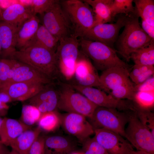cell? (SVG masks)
Returning a JSON list of instances; mask_svg holds the SVG:
<instances>
[{
  "instance_id": "cell-1",
  "label": "cell",
  "mask_w": 154,
  "mask_h": 154,
  "mask_svg": "<svg viewBox=\"0 0 154 154\" xmlns=\"http://www.w3.org/2000/svg\"><path fill=\"white\" fill-rule=\"evenodd\" d=\"M9 59L29 65L52 80L58 73L56 52L41 46H32L17 50Z\"/></svg>"
},
{
  "instance_id": "cell-2",
  "label": "cell",
  "mask_w": 154,
  "mask_h": 154,
  "mask_svg": "<svg viewBox=\"0 0 154 154\" xmlns=\"http://www.w3.org/2000/svg\"><path fill=\"white\" fill-rule=\"evenodd\" d=\"M126 16L124 29L116 42V50L129 62L131 54L154 40L142 29L138 17L134 14Z\"/></svg>"
},
{
  "instance_id": "cell-3",
  "label": "cell",
  "mask_w": 154,
  "mask_h": 154,
  "mask_svg": "<svg viewBox=\"0 0 154 154\" xmlns=\"http://www.w3.org/2000/svg\"><path fill=\"white\" fill-rule=\"evenodd\" d=\"M79 40L82 52L92 60L96 70L103 71L115 66L129 68V66L118 57L115 49L100 42L82 37Z\"/></svg>"
},
{
  "instance_id": "cell-4",
  "label": "cell",
  "mask_w": 154,
  "mask_h": 154,
  "mask_svg": "<svg viewBox=\"0 0 154 154\" xmlns=\"http://www.w3.org/2000/svg\"><path fill=\"white\" fill-rule=\"evenodd\" d=\"M60 3L73 33L78 37H82L94 25L92 8L83 0H67Z\"/></svg>"
},
{
  "instance_id": "cell-5",
  "label": "cell",
  "mask_w": 154,
  "mask_h": 154,
  "mask_svg": "<svg viewBox=\"0 0 154 154\" xmlns=\"http://www.w3.org/2000/svg\"><path fill=\"white\" fill-rule=\"evenodd\" d=\"M74 34L60 40L56 51L58 70L67 80L74 76L80 55L79 40Z\"/></svg>"
},
{
  "instance_id": "cell-6",
  "label": "cell",
  "mask_w": 154,
  "mask_h": 154,
  "mask_svg": "<svg viewBox=\"0 0 154 154\" xmlns=\"http://www.w3.org/2000/svg\"><path fill=\"white\" fill-rule=\"evenodd\" d=\"M59 91L57 108L67 113H73L90 118L98 106L70 85H63Z\"/></svg>"
},
{
  "instance_id": "cell-7",
  "label": "cell",
  "mask_w": 154,
  "mask_h": 154,
  "mask_svg": "<svg viewBox=\"0 0 154 154\" xmlns=\"http://www.w3.org/2000/svg\"><path fill=\"white\" fill-rule=\"evenodd\" d=\"M127 113L124 137L137 150L154 154V136L140 121L135 110H129Z\"/></svg>"
},
{
  "instance_id": "cell-8",
  "label": "cell",
  "mask_w": 154,
  "mask_h": 154,
  "mask_svg": "<svg viewBox=\"0 0 154 154\" xmlns=\"http://www.w3.org/2000/svg\"><path fill=\"white\" fill-rule=\"evenodd\" d=\"M127 111L98 106L90 118L94 130L103 128L115 132L124 137L125 126L128 121Z\"/></svg>"
},
{
  "instance_id": "cell-9",
  "label": "cell",
  "mask_w": 154,
  "mask_h": 154,
  "mask_svg": "<svg viewBox=\"0 0 154 154\" xmlns=\"http://www.w3.org/2000/svg\"><path fill=\"white\" fill-rule=\"evenodd\" d=\"M40 15L42 25L59 41L73 34L70 22L59 1L57 0Z\"/></svg>"
},
{
  "instance_id": "cell-10",
  "label": "cell",
  "mask_w": 154,
  "mask_h": 154,
  "mask_svg": "<svg viewBox=\"0 0 154 154\" xmlns=\"http://www.w3.org/2000/svg\"><path fill=\"white\" fill-rule=\"evenodd\" d=\"M126 17L124 15H120L114 23L96 25L88 30L82 37L102 43L114 49V44L118 38L120 30L124 26Z\"/></svg>"
},
{
  "instance_id": "cell-11",
  "label": "cell",
  "mask_w": 154,
  "mask_h": 154,
  "mask_svg": "<svg viewBox=\"0 0 154 154\" xmlns=\"http://www.w3.org/2000/svg\"><path fill=\"white\" fill-rule=\"evenodd\" d=\"M70 85L98 106L114 108L121 111H127L130 108L131 104L129 100L117 99L99 88L76 84Z\"/></svg>"
},
{
  "instance_id": "cell-12",
  "label": "cell",
  "mask_w": 154,
  "mask_h": 154,
  "mask_svg": "<svg viewBox=\"0 0 154 154\" xmlns=\"http://www.w3.org/2000/svg\"><path fill=\"white\" fill-rule=\"evenodd\" d=\"M94 137L109 154H131L133 146L119 134L103 128L94 129Z\"/></svg>"
},
{
  "instance_id": "cell-13",
  "label": "cell",
  "mask_w": 154,
  "mask_h": 154,
  "mask_svg": "<svg viewBox=\"0 0 154 154\" xmlns=\"http://www.w3.org/2000/svg\"><path fill=\"white\" fill-rule=\"evenodd\" d=\"M86 118L78 114L67 113L60 118L61 123L65 131L82 143L94 133L93 127Z\"/></svg>"
},
{
  "instance_id": "cell-14",
  "label": "cell",
  "mask_w": 154,
  "mask_h": 154,
  "mask_svg": "<svg viewBox=\"0 0 154 154\" xmlns=\"http://www.w3.org/2000/svg\"><path fill=\"white\" fill-rule=\"evenodd\" d=\"M129 72V68L121 66H115L103 71L99 76V89L108 94L130 80Z\"/></svg>"
},
{
  "instance_id": "cell-15",
  "label": "cell",
  "mask_w": 154,
  "mask_h": 154,
  "mask_svg": "<svg viewBox=\"0 0 154 154\" xmlns=\"http://www.w3.org/2000/svg\"><path fill=\"white\" fill-rule=\"evenodd\" d=\"M16 61L11 79L8 83L24 82L38 83L44 85L53 84L52 80L36 69L27 64Z\"/></svg>"
},
{
  "instance_id": "cell-16",
  "label": "cell",
  "mask_w": 154,
  "mask_h": 154,
  "mask_svg": "<svg viewBox=\"0 0 154 154\" xmlns=\"http://www.w3.org/2000/svg\"><path fill=\"white\" fill-rule=\"evenodd\" d=\"M46 85L33 82H12L6 84L0 90L7 93L13 101H23L33 97Z\"/></svg>"
},
{
  "instance_id": "cell-17",
  "label": "cell",
  "mask_w": 154,
  "mask_h": 154,
  "mask_svg": "<svg viewBox=\"0 0 154 154\" xmlns=\"http://www.w3.org/2000/svg\"><path fill=\"white\" fill-rule=\"evenodd\" d=\"M46 85L33 97L28 100L29 104L36 107L42 114L54 111L57 108L59 98V91L51 86Z\"/></svg>"
},
{
  "instance_id": "cell-18",
  "label": "cell",
  "mask_w": 154,
  "mask_h": 154,
  "mask_svg": "<svg viewBox=\"0 0 154 154\" xmlns=\"http://www.w3.org/2000/svg\"><path fill=\"white\" fill-rule=\"evenodd\" d=\"M33 14L30 6L16 3L7 7L2 11L0 21L6 22L19 29Z\"/></svg>"
},
{
  "instance_id": "cell-19",
  "label": "cell",
  "mask_w": 154,
  "mask_h": 154,
  "mask_svg": "<svg viewBox=\"0 0 154 154\" xmlns=\"http://www.w3.org/2000/svg\"><path fill=\"white\" fill-rule=\"evenodd\" d=\"M19 29L9 23L0 21V44L2 49L0 56L2 58L9 59L17 50L16 38Z\"/></svg>"
},
{
  "instance_id": "cell-20",
  "label": "cell",
  "mask_w": 154,
  "mask_h": 154,
  "mask_svg": "<svg viewBox=\"0 0 154 154\" xmlns=\"http://www.w3.org/2000/svg\"><path fill=\"white\" fill-rule=\"evenodd\" d=\"M30 126L22 122L14 119L5 117L3 119L0 128V140L6 146L24 131L30 129Z\"/></svg>"
},
{
  "instance_id": "cell-21",
  "label": "cell",
  "mask_w": 154,
  "mask_h": 154,
  "mask_svg": "<svg viewBox=\"0 0 154 154\" xmlns=\"http://www.w3.org/2000/svg\"><path fill=\"white\" fill-rule=\"evenodd\" d=\"M40 20L36 15H33L22 25L17 32L16 48L18 50L25 47L36 32Z\"/></svg>"
},
{
  "instance_id": "cell-22",
  "label": "cell",
  "mask_w": 154,
  "mask_h": 154,
  "mask_svg": "<svg viewBox=\"0 0 154 154\" xmlns=\"http://www.w3.org/2000/svg\"><path fill=\"white\" fill-rule=\"evenodd\" d=\"M113 1L83 0L92 8L94 19V26L99 24L110 22L114 20V18L112 15L111 9V6Z\"/></svg>"
},
{
  "instance_id": "cell-23",
  "label": "cell",
  "mask_w": 154,
  "mask_h": 154,
  "mask_svg": "<svg viewBox=\"0 0 154 154\" xmlns=\"http://www.w3.org/2000/svg\"><path fill=\"white\" fill-rule=\"evenodd\" d=\"M41 131L38 126L33 129L27 130L12 141L9 146L19 154H27L30 147Z\"/></svg>"
},
{
  "instance_id": "cell-24",
  "label": "cell",
  "mask_w": 154,
  "mask_h": 154,
  "mask_svg": "<svg viewBox=\"0 0 154 154\" xmlns=\"http://www.w3.org/2000/svg\"><path fill=\"white\" fill-rule=\"evenodd\" d=\"M59 42L43 25L40 24L35 35L24 48L37 45L56 52Z\"/></svg>"
},
{
  "instance_id": "cell-25",
  "label": "cell",
  "mask_w": 154,
  "mask_h": 154,
  "mask_svg": "<svg viewBox=\"0 0 154 154\" xmlns=\"http://www.w3.org/2000/svg\"><path fill=\"white\" fill-rule=\"evenodd\" d=\"M45 147L50 150L52 154H70L75 148L74 144L64 137L54 135L45 139Z\"/></svg>"
},
{
  "instance_id": "cell-26",
  "label": "cell",
  "mask_w": 154,
  "mask_h": 154,
  "mask_svg": "<svg viewBox=\"0 0 154 154\" xmlns=\"http://www.w3.org/2000/svg\"><path fill=\"white\" fill-rule=\"evenodd\" d=\"M97 72L88 58L79 56L75 66L74 74L77 84L81 85L88 79L93 76Z\"/></svg>"
},
{
  "instance_id": "cell-27",
  "label": "cell",
  "mask_w": 154,
  "mask_h": 154,
  "mask_svg": "<svg viewBox=\"0 0 154 154\" xmlns=\"http://www.w3.org/2000/svg\"><path fill=\"white\" fill-rule=\"evenodd\" d=\"M133 2L135 4L134 14L154 26V1L134 0Z\"/></svg>"
},
{
  "instance_id": "cell-28",
  "label": "cell",
  "mask_w": 154,
  "mask_h": 154,
  "mask_svg": "<svg viewBox=\"0 0 154 154\" xmlns=\"http://www.w3.org/2000/svg\"><path fill=\"white\" fill-rule=\"evenodd\" d=\"M154 41L148 45L135 51L130 56V59L135 64L153 66L154 64Z\"/></svg>"
},
{
  "instance_id": "cell-29",
  "label": "cell",
  "mask_w": 154,
  "mask_h": 154,
  "mask_svg": "<svg viewBox=\"0 0 154 154\" xmlns=\"http://www.w3.org/2000/svg\"><path fill=\"white\" fill-rule=\"evenodd\" d=\"M153 66L134 64L129 72V78L135 85L139 84L154 75Z\"/></svg>"
},
{
  "instance_id": "cell-30",
  "label": "cell",
  "mask_w": 154,
  "mask_h": 154,
  "mask_svg": "<svg viewBox=\"0 0 154 154\" xmlns=\"http://www.w3.org/2000/svg\"><path fill=\"white\" fill-rule=\"evenodd\" d=\"M41 130L47 131H54L61 123L60 118L54 111L46 112L42 114L37 122Z\"/></svg>"
},
{
  "instance_id": "cell-31",
  "label": "cell",
  "mask_w": 154,
  "mask_h": 154,
  "mask_svg": "<svg viewBox=\"0 0 154 154\" xmlns=\"http://www.w3.org/2000/svg\"><path fill=\"white\" fill-rule=\"evenodd\" d=\"M135 85L130 80L112 90L108 94L118 100H127L132 101L136 92Z\"/></svg>"
},
{
  "instance_id": "cell-32",
  "label": "cell",
  "mask_w": 154,
  "mask_h": 154,
  "mask_svg": "<svg viewBox=\"0 0 154 154\" xmlns=\"http://www.w3.org/2000/svg\"><path fill=\"white\" fill-rule=\"evenodd\" d=\"M42 114L39 110L35 106L30 104L24 105L22 109L21 122L30 126L38 122Z\"/></svg>"
},
{
  "instance_id": "cell-33",
  "label": "cell",
  "mask_w": 154,
  "mask_h": 154,
  "mask_svg": "<svg viewBox=\"0 0 154 154\" xmlns=\"http://www.w3.org/2000/svg\"><path fill=\"white\" fill-rule=\"evenodd\" d=\"M133 2V0H113L111 6L112 17L114 18L118 14L128 15L134 14Z\"/></svg>"
},
{
  "instance_id": "cell-34",
  "label": "cell",
  "mask_w": 154,
  "mask_h": 154,
  "mask_svg": "<svg viewBox=\"0 0 154 154\" xmlns=\"http://www.w3.org/2000/svg\"><path fill=\"white\" fill-rule=\"evenodd\" d=\"M132 101L138 107L150 110L154 107V92H136Z\"/></svg>"
},
{
  "instance_id": "cell-35",
  "label": "cell",
  "mask_w": 154,
  "mask_h": 154,
  "mask_svg": "<svg viewBox=\"0 0 154 154\" xmlns=\"http://www.w3.org/2000/svg\"><path fill=\"white\" fill-rule=\"evenodd\" d=\"M135 110L140 121L154 136L153 113L151 110L142 109L136 106Z\"/></svg>"
},
{
  "instance_id": "cell-36",
  "label": "cell",
  "mask_w": 154,
  "mask_h": 154,
  "mask_svg": "<svg viewBox=\"0 0 154 154\" xmlns=\"http://www.w3.org/2000/svg\"><path fill=\"white\" fill-rule=\"evenodd\" d=\"M16 62L13 59L0 58V89L8 82L9 73Z\"/></svg>"
},
{
  "instance_id": "cell-37",
  "label": "cell",
  "mask_w": 154,
  "mask_h": 154,
  "mask_svg": "<svg viewBox=\"0 0 154 154\" xmlns=\"http://www.w3.org/2000/svg\"><path fill=\"white\" fill-rule=\"evenodd\" d=\"M84 154H109L96 141L94 137L89 138L83 143Z\"/></svg>"
},
{
  "instance_id": "cell-38",
  "label": "cell",
  "mask_w": 154,
  "mask_h": 154,
  "mask_svg": "<svg viewBox=\"0 0 154 154\" xmlns=\"http://www.w3.org/2000/svg\"><path fill=\"white\" fill-rule=\"evenodd\" d=\"M55 0H34L32 1L30 7L34 15H41L47 11L56 1Z\"/></svg>"
},
{
  "instance_id": "cell-39",
  "label": "cell",
  "mask_w": 154,
  "mask_h": 154,
  "mask_svg": "<svg viewBox=\"0 0 154 154\" xmlns=\"http://www.w3.org/2000/svg\"><path fill=\"white\" fill-rule=\"evenodd\" d=\"M45 138L40 135L32 144L27 154H44Z\"/></svg>"
},
{
  "instance_id": "cell-40",
  "label": "cell",
  "mask_w": 154,
  "mask_h": 154,
  "mask_svg": "<svg viewBox=\"0 0 154 154\" xmlns=\"http://www.w3.org/2000/svg\"><path fill=\"white\" fill-rule=\"evenodd\" d=\"M135 91L154 92V75L143 82L135 85Z\"/></svg>"
},
{
  "instance_id": "cell-41",
  "label": "cell",
  "mask_w": 154,
  "mask_h": 154,
  "mask_svg": "<svg viewBox=\"0 0 154 154\" xmlns=\"http://www.w3.org/2000/svg\"><path fill=\"white\" fill-rule=\"evenodd\" d=\"M140 25L141 28L145 33L152 40H154V26L148 24L141 19Z\"/></svg>"
},
{
  "instance_id": "cell-42",
  "label": "cell",
  "mask_w": 154,
  "mask_h": 154,
  "mask_svg": "<svg viewBox=\"0 0 154 154\" xmlns=\"http://www.w3.org/2000/svg\"><path fill=\"white\" fill-rule=\"evenodd\" d=\"M0 101L7 104L12 102L13 100L9 94L5 92L0 90Z\"/></svg>"
},
{
  "instance_id": "cell-43",
  "label": "cell",
  "mask_w": 154,
  "mask_h": 154,
  "mask_svg": "<svg viewBox=\"0 0 154 154\" xmlns=\"http://www.w3.org/2000/svg\"><path fill=\"white\" fill-rule=\"evenodd\" d=\"M9 106L7 104L0 101V115L4 116L7 113Z\"/></svg>"
},
{
  "instance_id": "cell-44",
  "label": "cell",
  "mask_w": 154,
  "mask_h": 154,
  "mask_svg": "<svg viewBox=\"0 0 154 154\" xmlns=\"http://www.w3.org/2000/svg\"><path fill=\"white\" fill-rule=\"evenodd\" d=\"M6 146L1 142L0 140V154H9L10 151Z\"/></svg>"
},
{
  "instance_id": "cell-45",
  "label": "cell",
  "mask_w": 154,
  "mask_h": 154,
  "mask_svg": "<svg viewBox=\"0 0 154 154\" xmlns=\"http://www.w3.org/2000/svg\"><path fill=\"white\" fill-rule=\"evenodd\" d=\"M131 154H151L149 153L142 151L133 150Z\"/></svg>"
},
{
  "instance_id": "cell-46",
  "label": "cell",
  "mask_w": 154,
  "mask_h": 154,
  "mask_svg": "<svg viewBox=\"0 0 154 154\" xmlns=\"http://www.w3.org/2000/svg\"><path fill=\"white\" fill-rule=\"evenodd\" d=\"M44 154H52V151L45 147V150Z\"/></svg>"
},
{
  "instance_id": "cell-47",
  "label": "cell",
  "mask_w": 154,
  "mask_h": 154,
  "mask_svg": "<svg viewBox=\"0 0 154 154\" xmlns=\"http://www.w3.org/2000/svg\"><path fill=\"white\" fill-rule=\"evenodd\" d=\"M8 154H19L17 151L14 149H12Z\"/></svg>"
},
{
  "instance_id": "cell-48",
  "label": "cell",
  "mask_w": 154,
  "mask_h": 154,
  "mask_svg": "<svg viewBox=\"0 0 154 154\" xmlns=\"http://www.w3.org/2000/svg\"><path fill=\"white\" fill-rule=\"evenodd\" d=\"M70 154H84L83 153L79 152H74L71 153Z\"/></svg>"
},
{
  "instance_id": "cell-49",
  "label": "cell",
  "mask_w": 154,
  "mask_h": 154,
  "mask_svg": "<svg viewBox=\"0 0 154 154\" xmlns=\"http://www.w3.org/2000/svg\"><path fill=\"white\" fill-rule=\"evenodd\" d=\"M3 119L0 117V128L2 124Z\"/></svg>"
},
{
  "instance_id": "cell-50",
  "label": "cell",
  "mask_w": 154,
  "mask_h": 154,
  "mask_svg": "<svg viewBox=\"0 0 154 154\" xmlns=\"http://www.w3.org/2000/svg\"><path fill=\"white\" fill-rule=\"evenodd\" d=\"M1 50H2L1 48V46L0 44V56L1 54Z\"/></svg>"
},
{
  "instance_id": "cell-51",
  "label": "cell",
  "mask_w": 154,
  "mask_h": 154,
  "mask_svg": "<svg viewBox=\"0 0 154 154\" xmlns=\"http://www.w3.org/2000/svg\"><path fill=\"white\" fill-rule=\"evenodd\" d=\"M2 11H1L0 8V19H1V15Z\"/></svg>"
}]
</instances>
